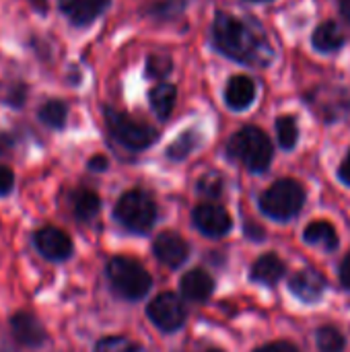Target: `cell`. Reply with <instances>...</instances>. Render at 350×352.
Listing matches in <instances>:
<instances>
[{"label":"cell","mask_w":350,"mask_h":352,"mask_svg":"<svg viewBox=\"0 0 350 352\" xmlns=\"http://www.w3.org/2000/svg\"><path fill=\"white\" fill-rule=\"evenodd\" d=\"M212 33L219 50L241 64L268 66L274 58L266 33L252 19H241L229 12H217Z\"/></svg>","instance_id":"cell-1"},{"label":"cell","mask_w":350,"mask_h":352,"mask_svg":"<svg viewBox=\"0 0 350 352\" xmlns=\"http://www.w3.org/2000/svg\"><path fill=\"white\" fill-rule=\"evenodd\" d=\"M229 155L241 161L250 171L262 173L272 161V144L260 128L245 126L229 140Z\"/></svg>","instance_id":"cell-2"},{"label":"cell","mask_w":350,"mask_h":352,"mask_svg":"<svg viewBox=\"0 0 350 352\" xmlns=\"http://www.w3.org/2000/svg\"><path fill=\"white\" fill-rule=\"evenodd\" d=\"M305 204V190L295 179H281L260 196V208L274 221H289L301 212Z\"/></svg>","instance_id":"cell-3"},{"label":"cell","mask_w":350,"mask_h":352,"mask_svg":"<svg viewBox=\"0 0 350 352\" xmlns=\"http://www.w3.org/2000/svg\"><path fill=\"white\" fill-rule=\"evenodd\" d=\"M107 278H109L113 291L120 297L130 299V301L142 299L149 293L151 285H153L149 272L136 260L126 258V256H118V258L109 260Z\"/></svg>","instance_id":"cell-4"},{"label":"cell","mask_w":350,"mask_h":352,"mask_svg":"<svg viewBox=\"0 0 350 352\" xmlns=\"http://www.w3.org/2000/svg\"><path fill=\"white\" fill-rule=\"evenodd\" d=\"M113 214L122 227H126L132 233L144 235L153 229L157 221V204L146 192L130 190L118 200Z\"/></svg>","instance_id":"cell-5"},{"label":"cell","mask_w":350,"mask_h":352,"mask_svg":"<svg viewBox=\"0 0 350 352\" xmlns=\"http://www.w3.org/2000/svg\"><path fill=\"white\" fill-rule=\"evenodd\" d=\"M105 122H107V128L113 134V138L128 148L142 151L157 140L155 128H151L138 120H132L130 116H126L118 109L105 107Z\"/></svg>","instance_id":"cell-6"},{"label":"cell","mask_w":350,"mask_h":352,"mask_svg":"<svg viewBox=\"0 0 350 352\" xmlns=\"http://www.w3.org/2000/svg\"><path fill=\"white\" fill-rule=\"evenodd\" d=\"M146 314L151 318V322L163 330V332H175L184 326L186 322V309H184V303L177 295L173 293H161L157 295L149 307H146Z\"/></svg>","instance_id":"cell-7"},{"label":"cell","mask_w":350,"mask_h":352,"mask_svg":"<svg viewBox=\"0 0 350 352\" xmlns=\"http://www.w3.org/2000/svg\"><path fill=\"white\" fill-rule=\"evenodd\" d=\"M194 225L208 237H223L231 229V217L219 204H200L194 210Z\"/></svg>","instance_id":"cell-8"},{"label":"cell","mask_w":350,"mask_h":352,"mask_svg":"<svg viewBox=\"0 0 350 352\" xmlns=\"http://www.w3.org/2000/svg\"><path fill=\"white\" fill-rule=\"evenodd\" d=\"M153 250H155L157 260L169 268H179L188 260V254H190V245L186 243V239L173 231H165L157 235Z\"/></svg>","instance_id":"cell-9"},{"label":"cell","mask_w":350,"mask_h":352,"mask_svg":"<svg viewBox=\"0 0 350 352\" xmlns=\"http://www.w3.org/2000/svg\"><path fill=\"white\" fill-rule=\"evenodd\" d=\"M35 245L47 260H66L72 254L70 237L56 227H43L35 233Z\"/></svg>","instance_id":"cell-10"},{"label":"cell","mask_w":350,"mask_h":352,"mask_svg":"<svg viewBox=\"0 0 350 352\" xmlns=\"http://www.w3.org/2000/svg\"><path fill=\"white\" fill-rule=\"evenodd\" d=\"M291 291L303 303H316L326 291V278L316 270H301L291 278Z\"/></svg>","instance_id":"cell-11"},{"label":"cell","mask_w":350,"mask_h":352,"mask_svg":"<svg viewBox=\"0 0 350 352\" xmlns=\"http://www.w3.org/2000/svg\"><path fill=\"white\" fill-rule=\"evenodd\" d=\"M107 6L109 0H60V10L74 25L93 23Z\"/></svg>","instance_id":"cell-12"},{"label":"cell","mask_w":350,"mask_h":352,"mask_svg":"<svg viewBox=\"0 0 350 352\" xmlns=\"http://www.w3.org/2000/svg\"><path fill=\"white\" fill-rule=\"evenodd\" d=\"M10 328L14 338L25 346H41L45 342V330L37 322L35 316L19 311L10 318Z\"/></svg>","instance_id":"cell-13"},{"label":"cell","mask_w":350,"mask_h":352,"mask_svg":"<svg viewBox=\"0 0 350 352\" xmlns=\"http://www.w3.org/2000/svg\"><path fill=\"white\" fill-rule=\"evenodd\" d=\"M179 289H182V295L188 301L202 303V301H206L212 295L215 280H212V276L208 272H204L200 268H194V270L184 274V278L179 283Z\"/></svg>","instance_id":"cell-14"},{"label":"cell","mask_w":350,"mask_h":352,"mask_svg":"<svg viewBox=\"0 0 350 352\" xmlns=\"http://www.w3.org/2000/svg\"><path fill=\"white\" fill-rule=\"evenodd\" d=\"M256 97V82L245 76V74H237L233 78H229L227 89H225V101L231 109L241 111L245 107H250L254 103Z\"/></svg>","instance_id":"cell-15"},{"label":"cell","mask_w":350,"mask_h":352,"mask_svg":"<svg viewBox=\"0 0 350 352\" xmlns=\"http://www.w3.org/2000/svg\"><path fill=\"white\" fill-rule=\"evenodd\" d=\"M285 274V264L276 254H266L252 266V280L260 285H276Z\"/></svg>","instance_id":"cell-16"},{"label":"cell","mask_w":350,"mask_h":352,"mask_svg":"<svg viewBox=\"0 0 350 352\" xmlns=\"http://www.w3.org/2000/svg\"><path fill=\"white\" fill-rule=\"evenodd\" d=\"M303 239L311 245H318L326 252L336 250L338 245V235L336 229L328 223V221H314L311 225L305 227L303 231Z\"/></svg>","instance_id":"cell-17"},{"label":"cell","mask_w":350,"mask_h":352,"mask_svg":"<svg viewBox=\"0 0 350 352\" xmlns=\"http://www.w3.org/2000/svg\"><path fill=\"white\" fill-rule=\"evenodd\" d=\"M311 43H314L316 50L328 54V52H336V50L342 47L344 35H342V31L338 29V25L334 21H324L322 25L316 27L314 37H311Z\"/></svg>","instance_id":"cell-18"},{"label":"cell","mask_w":350,"mask_h":352,"mask_svg":"<svg viewBox=\"0 0 350 352\" xmlns=\"http://www.w3.org/2000/svg\"><path fill=\"white\" fill-rule=\"evenodd\" d=\"M175 97H177V91L173 85L169 82H159L151 95H149V101L155 109V113L161 118V120H167L173 111V105H175Z\"/></svg>","instance_id":"cell-19"},{"label":"cell","mask_w":350,"mask_h":352,"mask_svg":"<svg viewBox=\"0 0 350 352\" xmlns=\"http://www.w3.org/2000/svg\"><path fill=\"white\" fill-rule=\"evenodd\" d=\"M70 204H72L74 217L80 219V221H91L101 208V200L93 190H76L72 194Z\"/></svg>","instance_id":"cell-20"},{"label":"cell","mask_w":350,"mask_h":352,"mask_svg":"<svg viewBox=\"0 0 350 352\" xmlns=\"http://www.w3.org/2000/svg\"><path fill=\"white\" fill-rule=\"evenodd\" d=\"M66 116H68L66 105H64L62 101H56V99H52V101H47V103H43V105L39 107V120H41L45 126L56 128V130L64 128Z\"/></svg>","instance_id":"cell-21"},{"label":"cell","mask_w":350,"mask_h":352,"mask_svg":"<svg viewBox=\"0 0 350 352\" xmlns=\"http://www.w3.org/2000/svg\"><path fill=\"white\" fill-rule=\"evenodd\" d=\"M198 132L196 130H188V132H184V134H179L171 144H169V148H167V157L171 159V161H182V159H186L196 146H198Z\"/></svg>","instance_id":"cell-22"},{"label":"cell","mask_w":350,"mask_h":352,"mask_svg":"<svg viewBox=\"0 0 350 352\" xmlns=\"http://www.w3.org/2000/svg\"><path fill=\"white\" fill-rule=\"evenodd\" d=\"M316 342H318V349L320 352H342L347 342H344V336L332 328V326H324L316 332Z\"/></svg>","instance_id":"cell-23"},{"label":"cell","mask_w":350,"mask_h":352,"mask_svg":"<svg viewBox=\"0 0 350 352\" xmlns=\"http://www.w3.org/2000/svg\"><path fill=\"white\" fill-rule=\"evenodd\" d=\"M95 352H149L142 344L124 338V336H109L97 342Z\"/></svg>","instance_id":"cell-24"},{"label":"cell","mask_w":350,"mask_h":352,"mask_svg":"<svg viewBox=\"0 0 350 352\" xmlns=\"http://www.w3.org/2000/svg\"><path fill=\"white\" fill-rule=\"evenodd\" d=\"M276 134H278L281 146L287 148V151H291L297 144V138H299V130H297L295 118H291V116L278 118L276 120Z\"/></svg>","instance_id":"cell-25"},{"label":"cell","mask_w":350,"mask_h":352,"mask_svg":"<svg viewBox=\"0 0 350 352\" xmlns=\"http://www.w3.org/2000/svg\"><path fill=\"white\" fill-rule=\"evenodd\" d=\"M146 72L153 78H165L171 72V58L165 54H153L146 60Z\"/></svg>","instance_id":"cell-26"},{"label":"cell","mask_w":350,"mask_h":352,"mask_svg":"<svg viewBox=\"0 0 350 352\" xmlns=\"http://www.w3.org/2000/svg\"><path fill=\"white\" fill-rule=\"evenodd\" d=\"M198 192H202L204 196H210V198L221 196V192H223V177L217 171H210V173L202 175L200 182H198Z\"/></svg>","instance_id":"cell-27"},{"label":"cell","mask_w":350,"mask_h":352,"mask_svg":"<svg viewBox=\"0 0 350 352\" xmlns=\"http://www.w3.org/2000/svg\"><path fill=\"white\" fill-rule=\"evenodd\" d=\"M12 184H14V175L8 167L0 165V196L8 194L12 190Z\"/></svg>","instance_id":"cell-28"},{"label":"cell","mask_w":350,"mask_h":352,"mask_svg":"<svg viewBox=\"0 0 350 352\" xmlns=\"http://www.w3.org/2000/svg\"><path fill=\"white\" fill-rule=\"evenodd\" d=\"M256 352H299V349L293 346L291 342H270V344L258 349Z\"/></svg>","instance_id":"cell-29"},{"label":"cell","mask_w":350,"mask_h":352,"mask_svg":"<svg viewBox=\"0 0 350 352\" xmlns=\"http://www.w3.org/2000/svg\"><path fill=\"white\" fill-rule=\"evenodd\" d=\"M340 283L344 289H350V254L340 264Z\"/></svg>","instance_id":"cell-30"},{"label":"cell","mask_w":350,"mask_h":352,"mask_svg":"<svg viewBox=\"0 0 350 352\" xmlns=\"http://www.w3.org/2000/svg\"><path fill=\"white\" fill-rule=\"evenodd\" d=\"M338 177H340L347 186H350V151L349 155H347V159L342 161L340 169H338Z\"/></svg>","instance_id":"cell-31"},{"label":"cell","mask_w":350,"mask_h":352,"mask_svg":"<svg viewBox=\"0 0 350 352\" xmlns=\"http://www.w3.org/2000/svg\"><path fill=\"white\" fill-rule=\"evenodd\" d=\"M89 167H91L93 171H103V169H107V159L101 157V155H97V157H93V159L89 161Z\"/></svg>","instance_id":"cell-32"},{"label":"cell","mask_w":350,"mask_h":352,"mask_svg":"<svg viewBox=\"0 0 350 352\" xmlns=\"http://www.w3.org/2000/svg\"><path fill=\"white\" fill-rule=\"evenodd\" d=\"M245 233L252 237V239H256V241H260L262 237H264V231L260 229V227H256L254 223H250V225H245Z\"/></svg>","instance_id":"cell-33"},{"label":"cell","mask_w":350,"mask_h":352,"mask_svg":"<svg viewBox=\"0 0 350 352\" xmlns=\"http://www.w3.org/2000/svg\"><path fill=\"white\" fill-rule=\"evenodd\" d=\"M340 12L350 23V0H340Z\"/></svg>","instance_id":"cell-34"},{"label":"cell","mask_w":350,"mask_h":352,"mask_svg":"<svg viewBox=\"0 0 350 352\" xmlns=\"http://www.w3.org/2000/svg\"><path fill=\"white\" fill-rule=\"evenodd\" d=\"M252 2H264V0H252Z\"/></svg>","instance_id":"cell-35"},{"label":"cell","mask_w":350,"mask_h":352,"mask_svg":"<svg viewBox=\"0 0 350 352\" xmlns=\"http://www.w3.org/2000/svg\"><path fill=\"white\" fill-rule=\"evenodd\" d=\"M208 352H221V351H208Z\"/></svg>","instance_id":"cell-36"}]
</instances>
